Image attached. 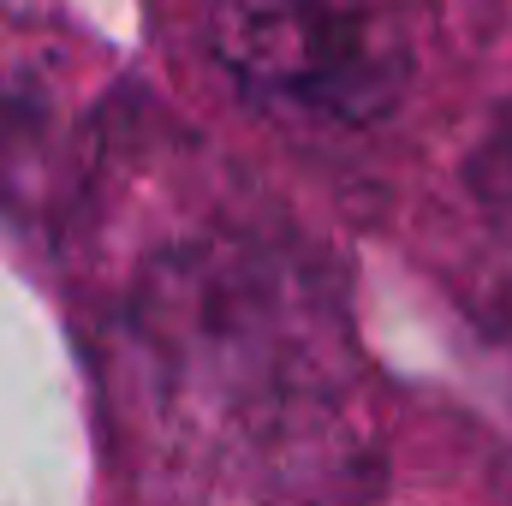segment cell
I'll use <instances>...</instances> for the list:
<instances>
[{
	"label": "cell",
	"mask_w": 512,
	"mask_h": 506,
	"mask_svg": "<svg viewBox=\"0 0 512 506\" xmlns=\"http://www.w3.org/2000/svg\"><path fill=\"white\" fill-rule=\"evenodd\" d=\"M215 54L298 120H376L405 84L399 18L376 0H215Z\"/></svg>",
	"instance_id": "6da1fadb"
}]
</instances>
